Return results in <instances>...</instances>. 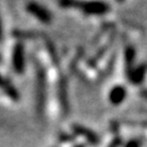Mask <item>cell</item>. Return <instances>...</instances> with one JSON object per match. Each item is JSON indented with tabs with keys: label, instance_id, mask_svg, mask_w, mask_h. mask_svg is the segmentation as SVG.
I'll use <instances>...</instances> for the list:
<instances>
[{
	"label": "cell",
	"instance_id": "7a4b0ae2",
	"mask_svg": "<svg viewBox=\"0 0 147 147\" xmlns=\"http://www.w3.org/2000/svg\"><path fill=\"white\" fill-rule=\"evenodd\" d=\"M36 99L38 111L42 113L45 105V95H46V74L40 64L36 63Z\"/></svg>",
	"mask_w": 147,
	"mask_h": 147
},
{
	"label": "cell",
	"instance_id": "5b68a950",
	"mask_svg": "<svg viewBox=\"0 0 147 147\" xmlns=\"http://www.w3.org/2000/svg\"><path fill=\"white\" fill-rule=\"evenodd\" d=\"M0 88L2 89L12 100L18 101V100L20 99V94H19V92L14 87V85L11 84L10 81L5 79L1 74H0Z\"/></svg>",
	"mask_w": 147,
	"mask_h": 147
},
{
	"label": "cell",
	"instance_id": "52a82bcc",
	"mask_svg": "<svg viewBox=\"0 0 147 147\" xmlns=\"http://www.w3.org/2000/svg\"><path fill=\"white\" fill-rule=\"evenodd\" d=\"M2 35H3V32H2V23H1V20H0V39L2 38Z\"/></svg>",
	"mask_w": 147,
	"mask_h": 147
},
{
	"label": "cell",
	"instance_id": "ba28073f",
	"mask_svg": "<svg viewBox=\"0 0 147 147\" xmlns=\"http://www.w3.org/2000/svg\"><path fill=\"white\" fill-rule=\"evenodd\" d=\"M119 1H122V0H119Z\"/></svg>",
	"mask_w": 147,
	"mask_h": 147
},
{
	"label": "cell",
	"instance_id": "6da1fadb",
	"mask_svg": "<svg viewBox=\"0 0 147 147\" xmlns=\"http://www.w3.org/2000/svg\"><path fill=\"white\" fill-rule=\"evenodd\" d=\"M63 8H80L87 14H104L108 11V5L100 1H79V0H59Z\"/></svg>",
	"mask_w": 147,
	"mask_h": 147
},
{
	"label": "cell",
	"instance_id": "277c9868",
	"mask_svg": "<svg viewBox=\"0 0 147 147\" xmlns=\"http://www.w3.org/2000/svg\"><path fill=\"white\" fill-rule=\"evenodd\" d=\"M12 67L18 74H23L25 70V51L24 46L18 42L12 50Z\"/></svg>",
	"mask_w": 147,
	"mask_h": 147
},
{
	"label": "cell",
	"instance_id": "8992f818",
	"mask_svg": "<svg viewBox=\"0 0 147 147\" xmlns=\"http://www.w3.org/2000/svg\"><path fill=\"white\" fill-rule=\"evenodd\" d=\"M111 96H112V99L115 101H120L124 96V90L122 89V87H116V89H113Z\"/></svg>",
	"mask_w": 147,
	"mask_h": 147
},
{
	"label": "cell",
	"instance_id": "3957f363",
	"mask_svg": "<svg viewBox=\"0 0 147 147\" xmlns=\"http://www.w3.org/2000/svg\"><path fill=\"white\" fill-rule=\"evenodd\" d=\"M26 11L33 16H35L38 21L42 22L45 24H48V23L51 22V19H53L51 13L45 7H42V5L37 3L35 1H30L27 3Z\"/></svg>",
	"mask_w": 147,
	"mask_h": 147
}]
</instances>
